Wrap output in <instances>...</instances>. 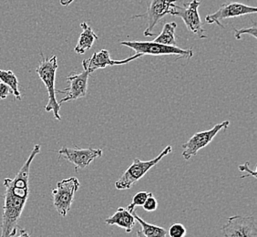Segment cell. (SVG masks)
Returning a JSON list of instances; mask_svg holds the SVG:
<instances>
[{"label":"cell","instance_id":"27","mask_svg":"<svg viewBox=\"0 0 257 237\" xmlns=\"http://www.w3.org/2000/svg\"><path fill=\"white\" fill-rule=\"evenodd\" d=\"M136 237H147L145 236L144 235V233H143V232L141 231V230H138L137 232H136Z\"/></svg>","mask_w":257,"mask_h":237},{"label":"cell","instance_id":"13","mask_svg":"<svg viewBox=\"0 0 257 237\" xmlns=\"http://www.w3.org/2000/svg\"><path fill=\"white\" fill-rule=\"evenodd\" d=\"M144 57L143 55L136 54L131 56L128 59H112L110 58L109 50H101L99 52H95L89 59H84L82 61L83 69L88 71L89 74L93 73L95 70L99 69H105L106 67H112V66H122V65L128 64L130 62L134 61L135 59H140Z\"/></svg>","mask_w":257,"mask_h":237},{"label":"cell","instance_id":"6","mask_svg":"<svg viewBox=\"0 0 257 237\" xmlns=\"http://www.w3.org/2000/svg\"><path fill=\"white\" fill-rule=\"evenodd\" d=\"M200 5L201 1L199 0H192L188 3H183V7L175 5L171 15L181 18L188 30L196 35L200 40H203L207 38V34L203 29V23L198 12Z\"/></svg>","mask_w":257,"mask_h":237},{"label":"cell","instance_id":"16","mask_svg":"<svg viewBox=\"0 0 257 237\" xmlns=\"http://www.w3.org/2000/svg\"><path fill=\"white\" fill-rule=\"evenodd\" d=\"M176 29H177V24L175 22L165 23L163 26L162 32L154 39V42L175 47L176 46V39H175Z\"/></svg>","mask_w":257,"mask_h":237},{"label":"cell","instance_id":"2","mask_svg":"<svg viewBox=\"0 0 257 237\" xmlns=\"http://www.w3.org/2000/svg\"><path fill=\"white\" fill-rule=\"evenodd\" d=\"M58 67V58L57 56H52L49 59H42L39 67L36 69V72L39 75L41 81L44 83L49 94V101L47 106L45 107V110L47 112L52 111L54 114L55 118L58 121H61L60 114L61 105L57 100L55 89L56 72Z\"/></svg>","mask_w":257,"mask_h":237},{"label":"cell","instance_id":"20","mask_svg":"<svg viewBox=\"0 0 257 237\" xmlns=\"http://www.w3.org/2000/svg\"><path fill=\"white\" fill-rule=\"evenodd\" d=\"M186 232V228L183 224L176 222L170 226L167 231V234H169L170 237H185Z\"/></svg>","mask_w":257,"mask_h":237},{"label":"cell","instance_id":"18","mask_svg":"<svg viewBox=\"0 0 257 237\" xmlns=\"http://www.w3.org/2000/svg\"><path fill=\"white\" fill-rule=\"evenodd\" d=\"M0 81H2L7 86H9L10 89H11V92L15 96L16 99L21 101L22 97H21V93L19 89L20 82H19V79L17 78V76L14 74V72L12 70L0 69Z\"/></svg>","mask_w":257,"mask_h":237},{"label":"cell","instance_id":"9","mask_svg":"<svg viewBox=\"0 0 257 237\" xmlns=\"http://www.w3.org/2000/svg\"><path fill=\"white\" fill-rule=\"evenodd\" d=\"M221 230L224 237H257L255 216L233 215L228 218Z\"/></svg>","mask_w":257,"mask_h":237},{"label":"cell","instance_id":"4","mask_svg":"<svg viewBox=\"0 0 257 237\" xmlns=\"http://www.w3.org/2000/svg\"><path fill=\"white\" fill-rule=\"evenodd\" d=\"M120 45L143 56H176L177 59H190L193 56V49L183 50L177 46H167L154 41H121Z\"/></svg>","mask_w":257,"mask_h":237},{"label":"cell","instance_id":"22","mask_svg":"<svg viewBox=\"0 0 257 237\" xmlns=\"http://www.w3.org/2000/svg\"><path fill=\"white\" fill-rule=\"evenodd\" d=\"M143 207L146 212H154L157 210L158 202H157V199L154 197V193H150Z\"/></svg>","mask_w":257,"mask_h":237},{"label":"cell","instance_id":"10","mask_svg":"<svg viewBox=\"0 0 257 237\" xmlns=\"http://www.w3.org/2000/svg\"><path fill=\"white\" fill-rule=\"evenodd\" d=\"M102 153L101 149L69 148L66 146L58 151L60 158L65 159L69 163H72L76 171H78V169L87 168L94 160L101 157Z\"/></svg>","mask_w":257,"mask_h":237},{"label":"cell","instance_id":"5","mask_svg":"<svg viewBox=\"0 0 257 237\" xmlns=\"http://www.w3.org/2000/svg\"><path fill=\"white\" fill-rule=\"evenodd\" d=\"M80 183L78 178L64 179L57 183V187L52 190L53 205L57 212L65 217L70 211L74 202L75 193L78 192Z\"/></svg>","mask_w":257,"mask_h":237},{"label":"cell","instance_id":"8","mask_svg":"<svg viewBox=\"0 0 257 237\" xmlns=\"http://www.w3.org/2000/svg\"><path fill=\"white\" fill-rule=\"evenodd\" d=\"M177 0H151L147 11L144 14L135 15L132 18L136 19H146L147 28L144 31L145 37H154L155 33L154 29L158 24L160 20L166 15H171L173 7Z\"/></svg>","mask_w":257,"mask_h":237},{"label":"cell","instance_id":"24","mask_svg":"<svg viewBox=\"0 0 257 237\" xmlns=\"http://www.w3.org/2000/svg\"><path fill=\"white\" fill-rule=\"evenodd\" d=\"M11 92V89L9 86H7L5 83L0 81V99H5L9 97V95Z\"/></svg>","mask_w":257,"mask_h":237},{"label":"cell","instance_id":"26","mask_svg":"<svg viewBox=\"0 0 257 237\" xmlns=\"http://www.w3.org/2000/svg\"><path fill=\"white\" fill-rule=\"evenodd\" d=\"M17 237H31L30 233L27 232L24 229H21L20 231V234Z\"/></svg>","mask_w":257,"mask_h":237},{"label":"cell","instance_id":"12","mask_svg":"<svg viewBox=\"0 0 257 237\" xmlns=\"http://www.w3.org/2000/svg\"><path fill=\"white\" fill-rule=\"evenodd\" d=\"M89 73L84 70L80 73L72 72L67 78V81L69 82V86L64 89L56 90V93L64 94V97L60 99L59 103L61 105L64 102H69L71 100L84 98L88 90V80H89Z\"/></svg>","mask_w":257,"mask_h":237},{"label":"cell","instance_id":"14","mask_svg":"<svg viewBox=\"0 0 257 237\" xmlns=\"http://www.w3.org/2000/svg\"><path fill=\"white\" fill-rule=\"evenodd\" d=\"M104 222L109 225H118L119 227L123 228L125 232L130 233L136 224V219L134 218L133 212H130L127 208L119 207L114 212L113 215L106 218Z\"/></svg>","mask_w":257,"mask_h":237},{"label":"cell","instance_id":"3","mask_svg":"<svg viewBox=\"0 0 257 237\" xmlns=\"http://www.w3.org/2000/svg\"><path fill=\"white\" fill-rule=\"evenodd\" d=\"M173 148L171 145L166 146L162 153L156 158L150 161H141L140 159L135 158L133 163L128 166V169L122 173L119 180L116 181L115 187L117 190H128L138 183L139 181L148 173L151 169L157 165L163 157L172 153Z\"/></svg>","mask_w":257,"mask_h":237},{"label":"cell","instance_id":"7","mask_svg":"<svg viewBox=\"0 0 257 237\" xmlns=\"http://www.w3.org/2000/svg\"><path fill=\"white\" fill-rule=\"evenodd\" d=\"M230 125L229 121H224L221 124H218L207 131L198 132L193 135L187 143L183 144V151L182 155L185 161H189L193 156H195L198 152L202 149L205 148L211 144L222 130H226Z\"/></svg>","mask_w":257,"mask_h":237},{"label":"cell","instance_id":"21","mask_svg":"<svg viewBox=\"0 0 257 237\" xmlns=\"http://www.w3.org/2000/svg\"><path fill=\"white\" fill-rule=\"evenodd\" d=\"M257 28L256 23L253 22L252 27L250 28H245V29H241V30H234V37L236 40H241L242 35H250L252 36L253 39H257L256 35Z\"/></svg>","mask_w":257,"mask_h":237},{"label":"cell","instance_id":"11","mask_svg":"<svg viewBox=\"0 0 257 237\" xmlns=\"http://www.w3.org/2000/svg\"><path fill=\"white\" fill-rule=\"evenodd\" d=\"M256 12L257 9L255 7H250L242 3L232 2V3L223 4L216 12L206 16L205 21L208 24L214 23L219 27H221L222 29H224V26L222 24L223 20L242 17L248 14H255Z\"/></svg>","mask_w":257,"mask_h":237},{"label":"cell","instance_id":"23","mask_svg":"<svg viewBox=\"0 0 257 237\" xmlns=\"http://www.w3.org/2000/svg\"><path fill=\"white\" fill-rule=\"evenodd\" d=\"M239 170H240L241 172H243V171H246V172H247V174H245V175H243V176H241V178L248 177V176H252L253 178H256V172H255V170L252 171L251 169L249 168V162H246L244 164L240 165V166H239Z\"/></svg>","mask_w":257,"mask_h":237},{"label":"cell","instance_id":"25","mask_svg":"<svg viewBox=\"0 0 257 237\" xmlns=\"http://www.w3.org/2000/svg\"><path fill=\"white\" fill-rule=\"evenodd\" d=\"M75 0H60V5L63 6V7H68Z\"/></svg>","mask_w":257,"mask_h":237},{"label":"cell","instance_id":"17","mask_svg":"<svg viewBox=\"0 0 257 237\" xmlns=\"http://www.w3.org/2000/svg\"><path fill=\"white\" fill-rule=\"evenodd\" d=\"M134 218L136 219V222H138L141 224L142 227V232L145 236L147 237H166L167 235V231L166 229L163 227L158 226V225H154L152 223L145 222L144 219L139 216L138 214L135 212V210L133 211Z\"/></svg>","mask_w":257,"mask_h":237},{"label":"cell","instance_id":"19","mask_svg":"<svg viewBox=\"0 0 257 237\" xmlns=\"http://www.w3.org/2000/svg\"><path fill=\"white\" fill-rule=\"evenodd\" d=\"M149 194H150V193H148V192H139V193H136L133 197L132 203L128 204L127 209L130 212H133L134 210H135V207L143 206L144 203H145V201H146V199L148 197Z\"/></svg>","mask_w":257,"mask_h":237},{"label":"cell","instance_id":"1","mask_svg":"<svg viewBox=\"0 0 257 237\" xmlns=\"http://www.w3.org/2000/svg\"><path fill=\"white\" fill-rule=\"evenodd\" d=\"M40 144H36L14 179L6 178L4 206L0 237H14L21 214L30 196V173L31 163L40 153Z\"/></svg>","mask_w":257,"mask_h":237},{"label":"cell","instance_id":"15","mask_svg":"<svg viewBox=\"0 0 257 237\" xmlns=\"http://www.w3.org/2000/svg\"><path fill=\"white\" fill-rule=\"evenodd\" d=\"M80 27L82 29V32L79 35V40L74 48V51L77 54L82 55L84 54L87 50L92 48L95 41L98 40V36L95 34L91 27L88 25L86 22H82L80 24Z\"/></svg>","mask_w":257,"mask_h":237}]
</instances>
